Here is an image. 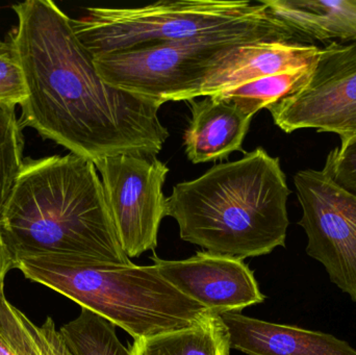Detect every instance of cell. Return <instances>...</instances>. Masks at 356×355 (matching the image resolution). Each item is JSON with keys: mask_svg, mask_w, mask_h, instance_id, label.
Wrapping results in <instances>:
<instances>
[{"mask_svg": "<svg viewBox=\"0 0 356 355\" xmlns=\"http://www.w3.org/2000/svg\"><path fill=\"white\" fill-rule=\"evenodd\" d=\"M160 274L182 295L213 314H240L244 308L263 304L266 297L244 261L209 251L192 258L166 261L152 256Z\"/></svg>", "mask_w": 356, "mask_h": 355, "instance_id": "10", "label": "cell"}, {"mask_svg": "<svg viewBox=\"0 0 356 355\" xmlns=\"http://www.w3.org/2000/svg\"><path fill=\"white\" fill-rule=\"evenodd\" d=\"M12 40L24 74L25 125L95 164L121 154L154 158L170 137L162 106L111 87L96 71L69 18L54 1L13 6Z\"/></svg>", "mask_w": 356, "mask_h": 355, "instance_id": "1", "label": "cell"}, {"mask_svg": "<svg viewBox=\"0 0 356 355\" xmlns=\"http://www.w3.org/2000/svg\"><path fill=\"white\" fill-rule=\"evenodd\" d=\"M313 67L255 79L213 96L232 100L247 114L254 117L259 110L290 95L300 87L307 81Z\"/></svg>", "mask_w": 356, "mask_h": 355, "instance_id": "18", "label": "cell"}, {"mask_svg": "<svg viewBox=\"0 0 356 355\" xmlns=\"http://www.w3.org/2000/svg\"><path fill=\"white\" fill-rule=\"evenodd\" d=\"M254 42H301L270 31L219 33L93 56L104 83L162 106L188 101L211 67L232 48Z\"/></svg>", "mask_w": 356, "mask_h": 355, "instance_id": "6", "label": "cell"}, {"mask_svg": "<svg viewBox=\"0 0 356 355\" xmlns=\"http://www.w3.org/2000/svg\"><path fill=\"white\" fill-rule=\"evenodd\" d=\"M23 164L22 138L15 108L0 104V213Z\"/></svg>", "mask_w": 356, "mask_h": 355, "instance_id": "19", "label": "cell"}, {"mask_svg": "<svg viewBox=\"0 0 356 355\" xmlns=\"http://www.w3.org/2000/svg\"><path fill=\"white\" fill-rule=\"evenodd\" d=\"M81 43L92 56L186 41L219 33L270 31L307 40L268 12L263 1L179 0L139 8H87L72 19Z\"/></svg>", "mask_w": 356, "mask_h": 355, "instance_id": "5", "label": "cell"}, {"mask_svg": "<svg viewBox=\"0 0 356 355\" xmlns=\"http://www.w3.org/2000/svg\"><path fill=\"white\" fill-rule=\"evenodd\" d=\"M286 133L303 129L356 135V42H332L320 49L307 81L292 94L267 106Z\"/></svg>", "mask_w": 356, "mask_h": 355, "instance_id": "7", "label": "cell"}, {"mask_svg": "<svg viewBox=\"0 0 356 355\" xmlns=\"http://www.w3.org/2000/svg\"><path fill=\"white\" fill-rule=\"evenodd\" d=\"M10 269H14V266L6 251V246L2 241L1 233H0V294L4 292V279Z\"/></svg>", "mask_w": 356, "mask_h": 355, "instance_id": "22", "label": "cell"}, {"mask_svg": "<svg viewBox=\"0 0 356 355\" xmlns=\"http://www.w3.org/2000/svg\"><path fill=\"white\" fill-rule=\"evenodd\" d=\"M116 327L81 308L77 318L60 329L73 355H131L117 337Z\"/></svg>", "mask_w": 356, "mask_h": 355, "instance_id": "17", "label": "cell"}, {"mask_svg": "<svg viewBox=\"0 0 356 355\" xmlns=\"http://www.w3.org/2000/svg\"><path fill=\"white\" fill-rule=\"evenodd\" d=\"M26 99L24 74L13 40H0V104L21 106Z\"/></svg>", "mask_w": 356, "mask_h": 355, "instance_id": "20", "label": "cell"}, {"mask_svg": "<svg viewBox=\"0 0 356 355\" xmlns=\"http://www.w3.org/2000/svg\"><path fill=\"white\" fill-rule=\"evenodd\" d=\"M290 194L280 158L257 147L177 183L166 215L177 221L184 241L244 261L286 247Z\"/></svg>", "mask_w": 356, "mask_h": 355, "instance_id": "3", "label": "cell"}, {"mask_svg": "<svg viewBox=\"0 0 356 355\" xmlns=\"http://www.w3.org/2000/svg\"><path fill=\"white\" fill-rule=\"evenodd\" d=\"M131 355H229L227 331L218 315L190 329L134 340Z\"/></svg>", "mask_w": 356, "mask_h": 355, "instance_id": "16", "label": "cell"}, {"mask_svg": "<svg viewBox=\"0 0 356 355\" xmlns=\"http://www.w3.org/2000/svg\"><path fill=\"white\" fill-rule=\"evenodd\" d=\"M322 170L339 187L356 196V135L341 140L340 147L330 152Z\"/></svg>", "mask_w": 356, "mask_h": 355, "instance_id": "21", "label": "cell"}, {"mask_svg": "<svg viewBox=\"0 0 356 355\" xmlns=\"http://www.w3.org/2000/svg\"><path fill=\"white\" fill-rule=\"evenodd\" d=\"M305 40L356 42V0H261Z\"/></svg>", "mask_w": 356, "mask_h": 355, "instance_id": "14", "label": "cell"}, {"mask_svg": "<svg viewBox=\"0 0 356 355\" xmlns=\"http://www.w3.org/2000/svg\"><path fill=\"white\" fill-rule=\"evenodd\" d=\"M191 119L184 131L186 154L193 164L217 162L232 152L243 151L253 116L232 100L221 96H205L188 100Z\"/></svg>", "mask_w": 356, "mask_h": 355, "instance_id": "13", "label": "cell"}, {"mask_svg": "<svg viewBox=\"0 0 356 355\" xmlns=\"http://www.w3.org/2000/svg\"><path fill=\"white\" fill-rule=\"evenodd\" d=\"M104 195L121 247L129 258L156 250L167 217L163 188L169 168L156 156L121 154L98 160Z\"/></svg>", "mask_w": 356, "mask_h": 355, "instance_id": "8", "label": "cell"}, {"mask_svg": "<svg viewBox=\"0 0 356 355\" xmlns=\"http://www.w3.org/2000/svg\"><path fill=\"white\" fill-rule=\"evenodd\" d=\"M0 355H73L51 317L35 324L0 294Z\"/></svg>", "mask_w": 356, "mask_h": 355, "instance_id": "15", "label": "cell"}, {"mask_svg": "<svg viewBox=\"0 0 356 355\" xmlns=\"http://www.w3.org/2000/svg\"><path fill=\"white\" fill-rule=\"evenodd\" d=\"M13 266L40 258L131 265L121 247L93 162L68 154L23 164L0 213Z\"/></svg>", "mask_w": 356, "mask_h": 355, "instance_id": "2", "label": "cell"}, {"mask_svg": "<svg viewBox=\"0 0 356 355\" xmlns=\"http://www.w3.org/2000/svg\"><path fill=\"white\" fill-rule=\"evenodd\" d=\"M321 48L301 42H254L226 52L207 73L194 98L218 95L270 75L315 65Z\"/></svg>", "mask_w": 356, "mask_h": 355, "instance_id": "11", "label": "cell"}, {"mask_svg": "<svg viewBox=\"0 0 356 355\" xmlns=\"http://www.w3.org/2000/svg\"><path fill=\"white\" fill-rule=\"evenodd\" d=\"M16 268L29 281L76 302L134 340L190 329L215 315L182 295L154 265L40 258L20 261Z\"/></svg>", "mask_w": 356, "mask_h": 355, "instance_id": "4", "label": "cell"}, {"mask_svg": "<svg viewBox=\"0 0 356 355\" xmlns=\"http://www.w3.org/2000/svg\"><path fill=\"white\" fill-rule=\"evenodd\" d=\"M230 349L247 355H356L347 342L321 331L275 324L238 313L220 315Z\"/></svg>", "mask_w": 356, "mask_h": 355, "instance_id": "12", "label": "cell"}, {"mask_svg": "<svg viewBox=\"0 0 356 355\" xmlns=\"http://www.w3.org/2000/svg\"><path fill=\"white\" fill-rule=\"evenodd\" d=\"M294 183L302 208L299 225L307 233V254L356 302V196L323 170L299 171Z\"/></svg>", "mask_w": 356, "mask_h": 355, "instance_id": "9", "label": "cell"}]
</instances>
